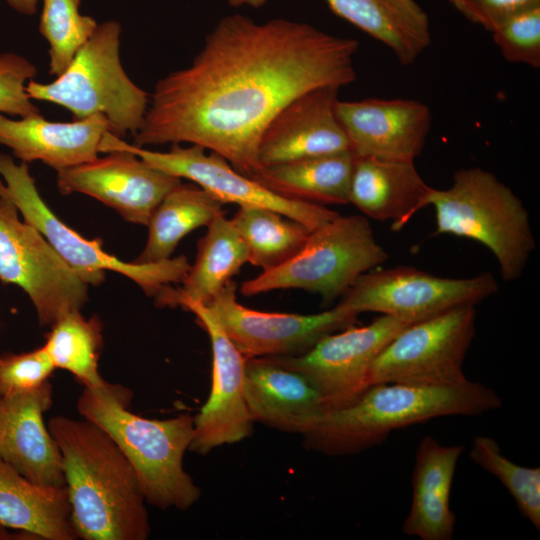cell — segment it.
<instances>
[{
    "label": "cell",
    "instance_id": "d6a6232c",
    "mask_svg": "<svg viewBox=\"0 0 540 540\" xmlns=\"http://www.w3.org/2000/svg\"><path fill=\"white\" fill-rule=\"evenodd\" d=\"M491 33L508 62L540 68V6L510 17Z\"/></svg>",
    "mask_w": 540,
    "mask_h": 540
},
{
    "label": "cell",
    "instance_id": "8fae6325",
    "mask_svg": "<svg viewBox=\"0 0 540 540\" xmlns=\"http://www.w3.org/2000/svg\"><path fill=\"white\" fill-rule=\"evenodd\" d=\"M498 291L489 272L441 277L410 266L371 270L341 296L339 306L357 314L378 312L413 324L462 305H476Z\"/></svg>",
    "mask_w": 540,
    "mask_h": 540
},
{
    "label": "cell",
    "instance_id": "f1b7e54d",
    "mask_svg": "<svg viewBox=\"0 0 540 540\" xmlns=\"http://www.w3.org/2000/svg\"><path fill=\"white\" fill-rule=\"evenodd\" d=\"M231 221L247 247L248 262L262 272L295 256L311 232L294 219L259 207H239Z\"/></svg>",
    "mask_w": 540,
    "mask_h": 540
},
{
    "label": "cell",
    "instance_id": "d6986e66",
    "mask_svg": "<svg viewBox=\"0 0 540 540\" xmlns=\"http://www.w3.org/2000/svg\"><path fill=\"white\" fill-rule=\"evenodd\" d=\"M53 403V387L0 396V457L30 481L65 487L62 457L44 414Z\"/></svg>",
    "mask_w": 540,
    "mask_h": 540
},
{
    "label": "cell",
    "instance_id": "f546056e",
    "mask_svg": "<svg viewBox=\"0 0 540 540\" xmlns=\"http://www.w3.org/2000/svg\"><path fill=\"white\" fill-rule=\"evenodd\" d=\"M55 368L70 372L84 387L102 385L98 370L102 347V326L95 317L80 310L70 311L52 325L43 344Z\"/></svg>",
    "mask_w": 540,
    "mask_h": 540
},
{
    "label": "cell",
    "instance_id": "9a60e30c",
    "mask_svg": "<svg viewBox=\"0 0 540 540\" xmlns=\"http://www.w3.org/2000/svg\"><path fill=\"white\" fill-rule=\"evenodd\" d=\"M181 307L195 315L211 342L210 394L194 417V434L189 447V450L205 455L221 445L240 442L252 433L254 420L244 396L246 357L205 304L188 301Z\"/></svg>",
    "mask_w": 540,
    "mask_h": 540
},
{
    "label": "cell",
    "instance_id": "cb8c5ba5",
    "mask_svg": "<svg viewBox=\"0 0 540 540\" xmlns=\"http://www.w3.org/2000/svg\"><path fill=\"white\" fill-rule=\"evenodd\" d=\"M66 487L38 485L0 457V525L34 539L74 540Z\"/></svg>",
    "mask_w": 540,
    "mask_h": 540
},
{
    "label": "cell",
    "instance_id": "836d02e7",
    "mask_svg": "<svg viewBox=\"0 0 540 540\" xmlns=\"http://www.w3.org/2000/svg\"><path fill=\"white\" fill-rule=\"evenodd\" d=\"M55 369L43 345L0 355V396L33 391L49 381Z\"/></svg>",
    "mask_w": 540,
    "mask_h": 540
},
{
    "label": "cell",
    "instance_id": "e575fe53",
    "mask_svg": "<svg viewBox=\"0 0 540 540\" xmlns=\"http://www.w3.org/2000/svg\"><path fill=\"white\" fill-rule=\"evenodd\" d=\"M36 74V66L26 57L0 53V113L20 118L40 113L26 91L28 81Z\"/></svg>",
    "mask_w": 540,
    "mask_h": 540
},
{
    "label": "cell",
    "instance_id": "2e32d148",
    "mask_svg": "<svg viewBox=\"0 0 540 540\" xmlns=\"http://www.w3.org/2000/svg\"><path fill=\"white\" fill-rule=\"evenodd\" d=\"M181 180L125 150L108 152L105 157L57 172L60 193L91 196L127 222L145 226L161 200Z\"/></svg>",
    "mask_w": 540,
    "mask_h": 540
},
{
    "label": "cell",
    "instance_id": "52a82bcc",
    "mask_svg": "<svg viewBox=\"0 0 540 540\" xmlns=\"http://www.w3.org/2000/svg\"><path fill=\"white\" fill-rule=\"evenodd\" d=\"M388 259L363 215H338L310 232L301 250L281 266L241 284L244 296L280 289H302L319 294L329 304L362 274Z\"/></svg>",
    "mask_w": 540,
    "mask_h": 540
},
{
    "label": "cell",
    "instance_id": "ac0fdd59",
    "mask_svg": "<svg viewBox=\"0 0 540 540\" xmlns=\"http://www.w3.org/2000/svg\"><path fill=\"white\" fill-rule=\"evenodd\" d=\"M338 87H322L289 102L265 129L258 148L261 167L351 151L337 115Z\"/></svg>",
    "mask_w": 540,
    "mask_h": 540
},
{
    "label": "cell",
    "instance_id": "30bf717a",
    "mask_svg": "<svg viewBox=\"0 0 540 540\" xmlns=\"http://www.w3.org/2000/svg\"><path fill=\"white\" fill-rule=\"evenodd\" d=\"M19 214L12 201L0 196V280L20 287L40 325L51 326L64 314L82 309L88 301V284Z\"/></svg>",
    "mask_w": 540,
    "mask_h": 540
},
{
    "label": "cell",
    "instance_id": "1f68e13d",
    "mask_svg": "<svg viewBox=\"0 0 540 540\" xmlns=\"http://www.w3.org/2000/svg\"><path fill=\"white\" fill-rule=\"evenodd\" d=\"M469 456L482 469L497 477L514 498L520 513L540 529V468L525 467L505 457L496 440L473 438Z\"/></svg>",
    "mask_w": 540,
    "mask_h": 540
},
{
    "label": "cell",
    "instance_id": "5bb4252c",
    "mask_svg": "<svg viewBox=\"0 0 540 540\" xmlns=\"http://www.w3.org/2000/svg\"><path fill=\"white\" fill-rule=\"evenodd\" d=\"M236 293L231 280L205 305L246 358L302 355L325 335L354 325L359 315L338 304L308 315L258 311L240 304Z\"/></svg>",
    "mask_w": 540,
    "mask_h": 540
},
{
    "label": "cell",
    "instance_id": "8d00e7d4",
    "mask_svg": "<svg viewBox=\"0 0 540 540\" xmlns=\"http://www.w3.org/2000/svg\"><path fill=\"white\" fill-rule=\"evenodd\" d=\"M6 3L15 9L17 12L33 15L36 10L40 0H5Z\"/></svg>",
    "mask_w": 540,
    "mask_h": 540
},
{
    "label": "cell",
    "instance_id": "7402d4cb",
    "mask_svg": "<svg viewBox=\"0 0 540 540\" xmlns=\"http://www.w3.org/2000/svg\"><path fill=\"white\" fill-rule=\"evenodd\" d=\"M431 188L412 160L355 156L348 199L364 215L391 221L398 231L427 206Z\"/></svg>",
    "mask_w": 540,
    "mask_h": 540
},
{
    "label": "cell",
    "instance_id": "5b68a950",
    "mask_svg": "<svg viewBox=\"0 0 540 540\" xmlns=\"http://www.w3.org/2000/svg\"><path fill=\"white\" fill-rule=\"evenodd\" d=\"M436 233L475 240L496 258L503 280L519 279L536 247L528 211L513 190L479 167L453 174L446 189L431 188Z\"/></svg>",
    "mask_w": 540,
    "mask_h": 540
},
{
    "label": "cell",
    "instance_id": "74e56055",
    "mask_svg": "<svg viewBox=\"0 0 540 540\" xmlns=\"http://www.w3.org/2000/svg\"><path fill=\"white\" fill-rule=\"evenodd\" d=\"M227 2L233 7L249 6L259 8L265 5L267 0H227Z\"/></svg>",
    "mask_w": 540,
    "mask_h": 540
},
{
    "label": "cell",
    "instance_id": "7c38bea8",
    "mask_svg": "<svg viewBox=\"0 0 540 540\" xmlns=\"http://www.w3.org/2000/svg\"><path fill=\"white\" fill-rule=\"evenodd\" d=\"M116 150L129 151L161 171L194 182L222 204L271 209L304 224L311 231L339 215L322 204L276 194L240 173L222 156L214 152L206 153V149L199 145L181 147L172 144L169 151H153L128 144L107 131L100 142L99 151L108 153Z\"/></svg>",
    "mask_w": 540,
    "mask_h": 540
},
{
    "label": "cell",
    "instance_id": "d590c367",
    "mask_svg": "<svg viewBox=\"0 0 540 540\" xmlns=\"http://www.w3.org/2000/svg\"><path fill=\"white\" fill-rule=\"evenodd\" d=\"M467 20L493 32L510 17L540 6V0H449Z\"/></svg>",
    "mask_w": 540,
    "mask_h": 540
},
{
    "label": "cell",
    "instance_id": "277c9868",
    "mask_svg": "<svg viewBox=\"0 0 540 540\" xmlns=\"http://www.w3.org/2000/svg\"><path fill=\"white\" fill-rule=\"evenodd\" d=\"M132 392L104 382L84 387L77 410L102 428L133 466L148 504L186 510L201 496V489L183 467L194 434V417L180 414L148 419L129 410Z\"/></svg>",
    "mask_w": 540,
    "mask_h": 540
},
{
    "label": "cell",
    "instance_id": "ba28073f",
    "mask_svg": "<svg viewBox=\"0 0 540 540\" xmlns=\"http://www.w3.org/2000/svg\"><path fill=\"white\" fill-rule=\"evenodd\" d=\"M0 176V196L15 204L23 219L41 232L86 284L99 286L105 271H113L134 281L147 295L157 296L185 279L191 265L184 255L155 263L125 262L104 251L100 239L88 240L67 226L41 197L27 163L17 164L0 153Z\"/></svg>",
    "mask_w": 540,
    "mask_h": 540
},
{
    "label": "cell",
    "instance_id": "7a4b0ae2",
    "mask_svg": "<svg viewBox=\"0 0 540 540\" xmlns=\"http://www.w3.org/2000/svg\"><path fill=\"white\" fill-rule=\"evenodd\" d=\"M47 426L61 453L77 537L147 539L145 496L133 466L113 439L86 419L55 415Z\"/></svg>",
    "mask_w": 540,
    "mask_h": 540
},
{
    "label": "cell",
    "instance_id": "4316f807",
    "mask_svg": "<svg viewBox=\"0 0 540 540\" xmlns=\"http://www.w3.org/2000/svg\"><path fill=\"white\" fill-rule=\"evenodd\" d=\"M354 159L351 151L318 155L263 167L252 179L286 198L347 204Z\"/></svg>",
    "mask_w": 540,
    "mask_h": 540
},
{
    "label": "cell",
    "instance_id": "44dd1931",
    "mask_svg": "<svg viewBox=\"0 0 540 540\" xmlns=\"http://www.w3.org/2000/svg\"><path fill=\"white\" fill-rule=\"evenodd\" d=\"M244 396L254 421L286 433L302 434L325 411L313 382L272 357L246 358Z\"/></svg>",
    "mask_w": 540,
    "mask_h": 540
},
{
    "label": "cell",
    "instance_id": "9c48e42d",
    "mask_svg": "<svg viewBox=\"0 0 540 540\" xmlns=\"http://www.w3.org/2000/svg\"><path fill=\"white\" fill-rule=\"evenodd\" d=\"M475 319V305H462L406 326L375 358L370 385L444 387L466 382L463 362L475 336Z\"/></svg>",
    "mask_w": 540,
    "mask_h": 540
},
{
    "label": "cell",
    "instance_id": "603a6c76",
    "mask_svg": "<svg viewBox=\"0 0 540 540\" xmlns=\"http://www.w3.org/2000/svg\"><path fill=\"white\" fill-rule=\"evenodd\" d=\"M463 445H441L424 436L416 450L412 474V503L402 530L421 540H450L456 516L450 508V493Z\"/></svg>",
    "mask_w": 540,
    "mask_h": 540
},
{
    "label": "cell",
    "instance_id": "484cf974",
    "mask_svg": "<svg viewBox=\"0 0 540 540\" xmlns=\"http://www.w3.org/2000/svg\"><path fill=\"white\" fill-rule=\"evenodd\" d=\"M197 246L195 262L182 287L163 289L155 296L158 306L177 307L188 301L207 304L248 262L247 247L231 219L224 214L207 226Z\"/></svg>",
    "mask_w": 540,
    "mask_h": 540
},
{
    "label": "cell",
    "instance_id": "4dcf8cb0",
    "mask_svg": "<svg viewBox=\"0 0 540 540\" xmlns=\"http://www.w3.org/2000/svg\"><path fill=\"white\" fill-rule=\"evenodd\" d=\"M80 0H43L39 30L49 44V73L58 77L89 40L98 24L79 11Z\"/></svg>",
    "mask_w": 540,
    "mask_h": 540
},
{
    "label": "cell",
    "instance_id": "e0dca14e",
    "mask_svg": "<svg viewBox=\"0 0 540 540\" xmlns=\"http://www.w3.org/2000/svg\"><path fill=\"white\" fill-rule=\"evenodd\" d=\"M335 110L357 157L414 161L431 128L429 107L412 99H338Z\"/></svg>",
    "mask_w": 540,
    "mask_h": 540
},
{
    "label": "cell",
    "instance_id": "6da1fadb",
    "mask_svg": "<svg viewBox=\"0 0 540 540\" xmlns=\"http://www.w3.org/2000/svg\"><path fill=\"white\" fill-rule=\"evenodd\" d=\"M358 46L307 23L224 17L188 67L155 84L133 145H199L252 178L272 119L306 92L351 84Z\"/></svg>",
    "mask_w": 540,
    "mask_h": 540
},
{
    "label": "cell",
    "instance_id": "83f0119b",
    "mask_svg": "<svg viewBox=\"0 0 540 540\" xmlns=\"http://www.w3.org/2000/svg\"><path fill=\"white\" fill-rule=\"evenodd\" d=\"M223 205L198 185L182 182L171 189L152 213L147 242L135 260L155 263L171 258L178 243L193 230L224 214Z\"/></svg>",
    "mask_w": 540,
    "mask_h": 540
},
{
    "label": "cell",
    "instance_id": "ffe728a7",
    "mask_svg": "<svg viewBox=\"0 0 540 540\" xmlns=\"http://www.w3.org/2000/svg\"><path fill=\"white\" fill-rule=\"evenodd\" d=\"M109 122L95 114L71 122H55L40 113L12 119L0 113V144L21 162L41 161L56 172L98 157Z\"/></svg>",
    "mask_w": 540,
    "mask_h": 540
},
{
    "label": "cell",
    "instance_id": "f35d334b",
    "mask_svg": "<svg viewBox=\"0 0 540 540\" xmlns=\"http://www.w3.org/2000/svg\"><path fill=\"white\" fill-rule=\"evenodd\" d=\"M21 536H25L28 539H34L32 536L23 532L11 533L7 528L0 525V540L25 539Z\"/></svg>",
    "mask_w": 540,
    "mask_h": 540
},
{
    "label": "cell",
    "instance_id": "d4e9b609",
    "mask_svg": "<svg viewBox=\"0 0 540 540\" xmlns=\"http://www.w3.org/2000/svg\"><path fill=\"white\" fill-rule=\"evenodd\" d=\"M331 11L410 65L431 43L429 18L415 0H325Z\"/></svg>",
    "mask_w": 540,
    "mask_h": 540
},
{
    "label": "cell",
    "instance_id": "3957f363",
    "mask_svg": "<svg viewBox=\"0 0 540 540\" xmlns=\"http://www.w3.org/2000/svg\"><path fill=\"white\" fill-rule=\"evenodd\" d=\"M501 405L494 390L470 380L444 387L378 383L350 404L319 414L301 435L309 450L356 454L382 443L394 430L444 416H480Z\"/></svg>",
    "mask_w": 540,
    "mask_h": 540
},
{
    "label": "cell",
    "instance_id": "4fadbf2b",
    "mask_svg": "<svg viewBox=\"0 0 540 540\" xmlns=\"http://www.w3.org/2000/svg\"><path fill=\"white\" fill-rule=\"evenodd\" d=\"M410 324L382 315L364 326L350 325L322 337L308 352L272 357L306 375L319 390L325 411L344 407L369 386L375 358Z\"/></svg>",
    "mask_w": 540,
    "mask_h": 540
},
{
    "label": "cell",
    "instance_id": "8992f818",
    "mask_svg": "<svg viewBox=\"0 0 540 540\" xmlns=\"http://www.w3.org/2000/svg\"><path fill=\"white\" fill-rule=\"evenodd\" d=\"M121 26L110 20L98 24L67 69L52 82L31 79L26 91L32 100L60 105L74 119L104 115L110 133L123 138L140 128L149 101L146 91L137 86L120 61Z\"/></svg>",
    "mask_w": 540,
    "mask_h": 540
}]
</instances>
